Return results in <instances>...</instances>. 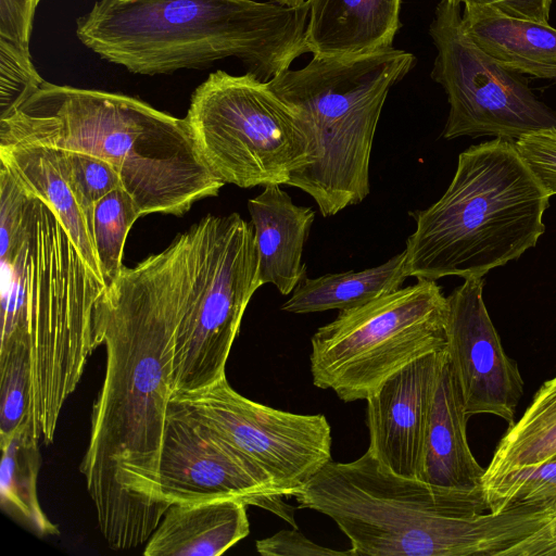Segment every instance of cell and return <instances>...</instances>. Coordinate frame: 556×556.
<instances>
[{"label": "cell", "mask_w": 556, "mask_h": 556, "mask_svg": "<svg viewBox=\"0 0 556 556\" xmlns=\"http://www.w3.org/2000/svg\"><path fill=\"white\" fill-rule=\"evenodd\" d=\"M1 344L30 353L31 417L46 443L97 349L93 315L106 288L56 213L0 166Z\"/></svg>", "instance_id": "cell-1"}, {"label": "cell", "mask_w": 556, "mask_h": 556, "mask_svg": "<svg viewBox=\"0 0 556 556\" xmlns=\"http://www.w3.org/2000/svg\"><path fill=\"white\" fill-rule=\"evenodd\" d=\"M88 153L117 170L141 216H181L225 185L202 160L185 118L123 93L43 81L0 119V146Z\"/></svg>", "instance_id": "cell-2"}, {"label": "cell", "mask_w": 556, "mask_h": 556, "mask_svg": "<svg viewBox=\"0 0 556 556\" xmlns=\"http://www.w3.org/2000/svg\"><path fill=\"white\" fill-rule=\"evenodd\" d=\"M293 497L330 517L352 556H504L553 518L548 505L530 502L478 514L453 493L381 467L368 450L330 460Z\"/></svg>", "instance_id": "cell-3"}, {"label": "cell", "mask_w": 556, "mask_h": 556, "mask_svg": "<svg viewBox=\"0 0 556 556\" xmlns=\"http://www.w3.org/2000/svg\"><path fill=\"white\" fill-rule=\"evenodd\" d=\"M307 1L98 0L76 35L101 59L134 74L200 70L236 58L268 81L307 52Z\"/></svg>", "instance_id": "cell-4"}, {"label": "cell", "mask_w": 556, "mask_h": 556, "mask_svg": "<svg viewBox=\"0 0 556 556\" xmlns=\"http://www.w3.org/2000/svg\"><path fill=\"white\" fill-rule=\"evenodd\" d=\"M549 198L514 140L469 147L443 195L410 213L416 229L406 240L408 277L482 278L519 258L544 233Z\"/></svg>", "instance_id": "cell-5"}, {"label": "cell", "mask_w": 556, "mask_h": 556, "mask_svg": "<svg viewBox=\"0 0 556 556\" xmlns=\"http://www.w3.org/2000/svg\"><path fill=\"white\" fill-rule=\"evenodd\" d=\"M394 47L351 58H317L267 81L300 116L308 139L307 165L288 186L313 198L324 217L358 204L370 192L375 132L390 89L415 65Z\"/></svg>", "instance_id": "cell-6"}, {"label": "cell", "mask_w": 556, "mask_h": 556, "mask_svg": "<svg viewBox=\"0 0 556 556\" xmlns=\"http://www.w3.org/2000/svg\"><path fill=\"white\" fill-rule=\"evenodd\" d=\"M182 235L184 283L173 393L201 390L226 377L243 314L261 287L253 226L238 213L206 215Z\"/></svg>", "instance_id": "cell-7"}, {"label": "cell", "mask_w": 556, "mask_h": 556, "mask_svg": "<svg viewBox=\"0 0 556 556\" xmlns=\"http://www.w3.org/2000/svg\"><path fill=\"white\" fill-rule=\"evenodd\" d=\"M447 311L441 287L426 279L340 311L312 337L314 386L366 400L401 368L445 350Z\"/></svg>", "instance_id": "cell-8"}, {"label": "cell", "mask_w": 556, "mask_h": 556, "mask_svg": "<svg viewBox=\"0 0 556 556\" xmlns=\"http://www.w3.org/2000/svg\"><path fill=\"white\" fill-rule=\"evenodd\" d=\"M185 119L202 160L224 184L288 185L307 165L302 119L250 73L210 74L193 91Z\"/></svg>", "instance_id": "cell-9"}, {"label": "cell", "mask_w": 556, "mask_h": 556, "mask_svg": "<svg viewBox=\"0 0 556 556\" xmlns=\"http://www.w3.org/2000/svg\"><path fill=\"white\" fill-rule=\"evenodd\" d=\"M429 34L437 49L431 78L450 104L445 139L494 136L516 141L556 127V112L534 96L523 74L497 63L466 35L460 5L441 0Z\"/></svg>", "instance_id": "cell-10"}, {"label": "cell", "mask_w": 556, "mask_h": 556, "mask_svg": "<svg viewBox=\"0 0 556 556\" xmlns=\"http://www.w3.org/2000/svg\"><path fill=\"white\" fill-rule=\"evenodd\" d=\"M170 401L211 428L263 471L285 497L294 496L331 460V429L321 415L276 409L236 392L226 377Z\"/></svg>", "instance_id": "cell-11"}, {"label": "cell", "mask_w": 556, "mask_h": 556, "mask_svg": "<svg viewBox=\"0 0 556 556\" xmlns=\"http://www.w3.org/2000/svg\"><path fill=\"white\" fill-rule=\"evenodd\" d=\"M164 503L239 498L298 528L293 507L268 477L230 443L169 400L159 465Z\"/></svg>", "instance_id": "cell-12"}, {"label": "cell", "mask_w": 556, "mask_h": 556, "mask_svg": "<svg viewBox=\"0 0 556 556\" xmlns=\"http://www.w3.org/2000/svg\"><path fill=\"white\" fill-rule=\"evenodd\" d=\"M482 278H468L446 296L445 351L466 414L515 421L523 395L517 363L501 342L482 296Z\"/></svg>", "instance_id": "cell-13"}, {"label": "cell", "mask_w": 556, "mask_h": 556, "mask_svg": "<svg viewBox=\"0 0 556 556\" xmlns=\"http://www.w3.org/2000/svg\"><path fill=\"white\" fill-rule=\"evenodd\" d=\"M445 350L386 379L367 399L368 451L391 472L418 478L437 377Z\"/></svg>", "instance_id": "cell-14"}, {"label": "cell", "mask_w": 556, "mask_h": 556, "mask_svg": "<svg viewBox=\"0 0 556 556\" xmlns=\"http://www.w3.org/2000/svg\"><path fill=\"white\" fill-rule=\"evenodd\" d=\"M462 395L447 354L439 368L418 479L455 494L476 513L490 511L483 468L467 440Z\"/></svg>", "instance_id": "cell-15"}, {"label": "cell", "mask_w": 556, "mask_h": 556, "mask_svg": "<svg viewBox=\"0 0 556 556\" xmlns=\"http://www.w3.org/2000/svg\"><path fill=\"white\" fill-rule=\"evenodd\" d=\"M0 166L56 213L86 263L105 282L94 241V205L76 184L64 151L40 144L0 146Z\"/></svg>", "instance_id": "cell-16"}, {"label": "cell", "mask_w": 556, "mask_h": 556, "mask_svg": "<svg viewBox=\"0 0 556 556\" xmlns=\"http://www.w3.org/2000/svg\"><path fill=\"white\" fill-rule=\"evenodd\" d=\"M280 186H265L248 201V210L254 231L258 282L274 285L282 295H288L306 274L302 256L315 212L296 205Z\"/></svg>", "instance_id": "cell-17"}, {"label": "cell", "mask_w": 556, "mask_h": 556, "mask_svg": "<svg viewBox=\"0 0 556 556\" xmlns=\"http://www.w3.org/2000/svg\"><path fill=\"white\" fill-rule=\"evenodd\" d=\"M402 0H307L304 39L317 58H351L393 47Z\"/></svg>", "instance_id": "cell-18"}, {"label": "cell", "mask_w": 556, "mask_h": 556, "mask_svg": "<svg viewBox=\"0 0 556 556\" xmlns=\"http://www.w3.org/2000/svg\"><path fill=\"white\" fill-rule=\"evenodd\" d=\"M239 498L170 505L148 540L146 556H217L250 533Z\"/></svg>", "instance_id": "cell-19"}, {"label": "cell", "mask_w": 556, "mask_h": 556, "mask_svg": "<svg viewBox=\"0 0 556 556\" xmlns=\"http://www.w3.org/2000/svg\"><path fill=\"white\" fill-rule=\"evenodd\" d=\"M462 26L504 67L538 78L556 77V28L549 24L510 17L488 7H465Z\"/></svg>", "instance_id": "cell-20"}, {"label": "cell", "mask_w": 556, "mask_h": 556, "mask_svg": "<svg viewBox=\"0 0 556 556\" xmlns=\"http://www.w3.org/2000/svg\"><path fill=\"white\" fill-rule=\"evenodd\" d=\"M407 278L404 250L386 263L364 270L304 277L281 309L293 314L345 311L402 288Z\"/></svg>", "instance_id": "cell-21"}, {"label": "cell", "mask_w": 556, "mask_h": 556, "mask_svg": "<svg viewBox=\"0 0 556 556\" xmlns=\"http://www.w3.org/2000/svg\"><path fill=\"white\" fill-rule=\"evenodd\" d=\"M556 455V376L535 392L519 420L509 425L484 472V489Z\"/></svg>", "instance_id": "cell-22"}, {"label": "cell", "mask_w": 556, "mask_h": 556, "mask_svg": "<svg viewBox=\"0 0 556 556\" xmlns=\"http://www.w3.org/2000/svg\"><path fill=\"white\" fill-rule=\"evenodd\" d=\"M39 437L31 421L0 440V497L2 508L42 535L59 533L40 507L37 479L41 466Z\"/></svg>", "instance_id": "cell-23"}, {"label": "cell", "mask_w": 556, "mask_h": 556, "mask_svg": "<svg viewBox=\"0 0 556 556\" xmlns=\"http://www.w3.org/2000/svg\"><path fill=\"white\" fill-rule=\"evenodd\" d=\"M490 511L514 503H541L553 518L542 529L508 549L504 556H556V455L529 469L508 475L485 489Z\"/></svg>", "instance_id": "cell-24"}, {"label": "cell", "mask_w": 556, "mask_h": 556, "mask_svg": "<svg viewBox=\"0 0 556 556\" xmlns=\"http://www.w3.org/2000/svg\"><path fill=\"white\" fill-rule=\"evenodd\" d=\"M140 216L134 200L122 186L94 204V241L106 285L115 279L124 267L126 238Z\"/></svg>", "instance_id": "cell-25"}, {"label": "cell", "mask_w": 556, "mask_h": 556, "mask_svg": "<svg viewBox=\"0 0 556 556\" xmlns=\"http://www.w3.org/2000/svg\"><path fill=\"white\" fill-rule=\"evenodd\" d=\"M28 421L33 422L30 353L25 345L12 344L0 349V440Z\"/></svg>", "instance_id": "cell-26"}, {"label": "cell", "mask_w": 556, "mask_h": 556, "mask_svg": "<svg viewBox=\"0 0 556 556\" xmlns=\"http://www.w3.org/2000/svg\"><path fill=\"white\" fill-rule=\"evenodd\" d=\"M43 81L29 50L0 39V119L15 111Z\"/></svg>", "instance_id": "cell-27"}, {"label": "cell", "mask_w": 556, "mask_h": 556, "mask_svg": "<svg viewBox=\"0 0 556 556\" xmlns=\"http://www.w3.org/2000/svg\"><path fill=\"white\" fill-rule=\"evenodd\" d=\"M63 151L76 184L91 204L122 186L117 170L109 162L88 153Z\"/></svg>", "instance_id": "cell-28"}, {"label": "cell", "mask_w": 556, "mask_h": 556, "mask_svg": "<svg viewBox=\"0 0 556 556\" xmlns=\"http://www.w3.org/2000/svg\"><path fill=\"white\" fill-rule=\"evenodd\" d=\"M516 148L552 197L556 194V127L543 128L520 136Z\"/></svg>", "instance_id": "cell-29"}, {"label": "cell", "mask_w": 556, "mask_h": 556, "mask_svg": "<svg viewBox=\"0 0 556 556\" xmlns=\"http://www.w3.org/2000/svg\"><path fill=\"white\" fill-rule=\"evenodd\" d=\"M39 2L40 0H0V39L29 50Z\"/></svg>", "instance_id": "cell-30"}, {"label": "cell", "mask_w": 556, "mask_h": 556, "mask_svg": "<svg viewBox=\"0 0 556 556\" xmlns=\"http://www.w3.org/2000/svg\"><path fill=\"white\" fill-rule=\"evenodd\" d=\"M256 551L263 556H352L351 551H334L315 544L298 528L280 530L271 536L256 541Z\"/></svg>", "instance_id": "cell-31"}, {"label": "cell", "mask_w": 556, "mask_h": 556, "mask_svg": "<svg viewBox=\"0 0 556 556\" xmlns=\"http://www.w3.org/2000/svg\"><path fill=\"white\" fill-rule=\"evenodd\" d=\"M465 7H488L520 20L548 24L552 0H450Z\"/></svg>", "instance_id": "cell-32"}, {"label": "cell", "mask_w": 556, "mask_h": 556, "mask_svg": "<svg viewBox=\"0 0 556 556\" xmlns=\"http://www.w3.org/2000/svg\"><path fill=\"white\" fill-rule=\"evenodd\" d=\"M265 1H269V2H274V3H277V4H280V5H285V7H300L302 4H304L307 0H265Z\"/></svg>", "instance_id": "cell-33"}, {"label": "cell", "mask_w": 556, "mask_h": 556, "mask_svg": "<svg viewBox=\"0 0 556 556\" xmlns=\"http://www.w3.org/2000/svg\"><path fill=\"white\" fill-rule=\"evenodd\" d=\"M553 80L556 81V77H554Z\"/></svg>", "instance_id": "cell-34"}, {"label": "cell", "mask_w": 556, "mask_h": 556, "mask_svg": "<svg viewBox=\"0 0 556 556\" xmlns=\"http://www.w3.org/2000/svg\"><path fill=\"white\" fill-rule=\"evenodd\" d=\"M41 1V0H40Z\"/></svg>", "instance_id": "cell-35"}]
</instances>
